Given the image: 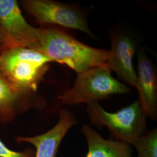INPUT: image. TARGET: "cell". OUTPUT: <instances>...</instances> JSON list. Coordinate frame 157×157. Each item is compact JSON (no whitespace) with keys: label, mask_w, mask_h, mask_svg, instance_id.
Segmentation results:
<instances>
[{"label":"cell","mask_w":157,"mask_h":157,"mask_svg":"<svg viewBox=\"0 0 157 157\" xmlns=\"http://www.w3.org/2000/svg\"><path fill=\"white\" fill-rule=\"evenodd\" d=\"M34 50L52 62L65 64L77 73L106 64L110 51L86 45L69 34L54 27L41 28Z\"/></svg>","instance_id":"1"},{"label":"cell","mask_w":157,"mask_h":157,"mask_svg":"<svg viewBox=\"0 0 157 157\" xmlns=\"http://www.w3.org/2000/svg\"><path fill=\"white\" fill-rule=\"evenodd\" d=\"M52 61L37 51L21 47L0 51V73L14 88L34 97Z\"/></svg>","instance_id":"2"},{"label":"cell","mask_w":157,"mask_h":157,"mask_svg":"<svg viewBox=\"0 0 157 157\" xmlns=\"http://www.w3.org/2000/svg\"><path fill=\"white\" fill-rule=\"evenodd\" d=\"M107 64L77 73L73 87L57 98L62 105L73 106L80 104L108 100L113 94L128 93L130 88L119 82L111 75Z\"/></svg>","instance_id":"3"},{"label":"cell","mask_w":157,"mask_h":157,"mask_svg":"<svg viewBox=\"0 0 157 157\" xmlns=\"http://www.w3.org/2000/svg\"><path fill=\"white\" fill-rule=\"evenodd\" d=\"M87 113L95 126L107 128L112 140L132 146L146 132L147 116L139 100L115 112L105 111L98 102L87 104Z\"/></svg>","instance_id":"4"},{"label":"cell","mask_w":157,"mask_h":157,"mask_svg":"<svg viewBox=\"0 0 157 157\" xmlns=\"http://www.w3.org/2000/svg\"><path fill=\"white\" fill-rule=\"evenodd\" d=\"M22 4L25 11L40 25H58L94 37L84 13L75 6L52 0H25Z\"/></svg>","instance_id":"5"},{"label":"cell","mask_w":157,"mask_h":157,"mask_svg":"<svg viewBox=\"0 0 157 157\" xmlns=\"http://www.w3.org/2000/svg\"><path fill=\"white\" fill-rule=\"evenodd\" d=\"M0 30L4 38L2 48L21 47L34 50L41 33V28H34L26 21L16 0H0Z\"/></svg>","instance_id":"6"},{"label":"cell","mask_w":157,"mask_h":157,"mask_svg":"<svg viewBox=\"0 0 157 157\" xmlns=\"http://www.w3.org/2000/svg\"><path fill=\"white\" fill-rule=\"evenodd\" d=\"M78 123L73 113L62 108L56 124L45 133L34 136H19L18 143H26L35 148V157H56L59 146L69 130Z\"/></svg>","instance_id":"7"},{"label":"cell","mask_w":157,"mask_h":157,"mask_svg":"<svg viewBox=\"0 0 157 157\" xmlns=\"http://www.w3.org/2000/svg\"><path fill=\"white\" fill-rule=\"evenodd\" d=\"M138 73L135 87L139 94L141 107L147 117L157 118V72L151 61L141 47L137 52Z\"/></svg>","instance_id":"8"},{"label":"cell","mask_w":157,"mask_h":157,"mask_svg":"<svg viewBox=\"0 0 157 157\" xmlns=\"http://www.w3.org/2000/svg\"><path fill=\"white\" fill-rule=\"evenodd\" d=\"M110 56L106 64L124 82L135 87L137 73L133 65L136 51L135 43L128 36L124 34L111 35Z\"/></svg>","instance_id":"9"},{"label":"cell","mask_w":157,"mask_h":157,"mask_svg":"<svg viewBox=\"0 0 157 157\" xmlns=\"http://www.w3.org/2000/svg\"><path fill=\"white\" fill-rule=\"evenodd\" d=\"M81 131L88 146L85 157H132L131 146L105 139L88 124H83Z\"/></svg>","instance_id":"10"},{"label":"cell","mask_w":157,"mask_h":157,"mask_svg":"<svg viewBox=\"0 0 157 157\" xmlns=\"http://www.w3.org/2000/svg\"><path fill=\"white\" fill-rule=\"evenodd\" d=\"M10 84L0 73V119L10 121L21 109H27L34 105L31 98Z\"/></svg>","instance_id":"11"},{"label":"cell","mask_w":157,"mask_h":157,"mask_svg":"<svg viewBox=\"0 0 157 157\" xmlns=\"http://www.w3.org/2000/svg\"><path fill=\"white\" fill-rule=\"evenodd\" d=\"M137 157H157V129L144 133L132 144Z\"/></svg>","instance_id":"12"},{"label":"cell","mask_w":157,"mask_h":157,"mask_svg":"<svg viewBox=\"0 0 157 157\" xmlns=\"http://www.w3.org/2000/svg\"><path fill=\"white\" fill-rule=\"evenodd\" d=\"M0 157H35V151L32 149H26L20 152L13 151L0 139Z\"/></svg>","instance_id":"13"},{"label":"cell","mask_w":157,"mask_h":157,"mask_svg":"<svg viewBox=\"0 0 157 157\" xmlns=\"http://www.w3.org/2000/svg\"><path fill=\"white\" fill-rule=\"evenodd\" d=\"M4 44V38L3 34L2 33L1 30H0V51L2 50Z\"/></svg>","instance_id":"14"}]
</instances>
